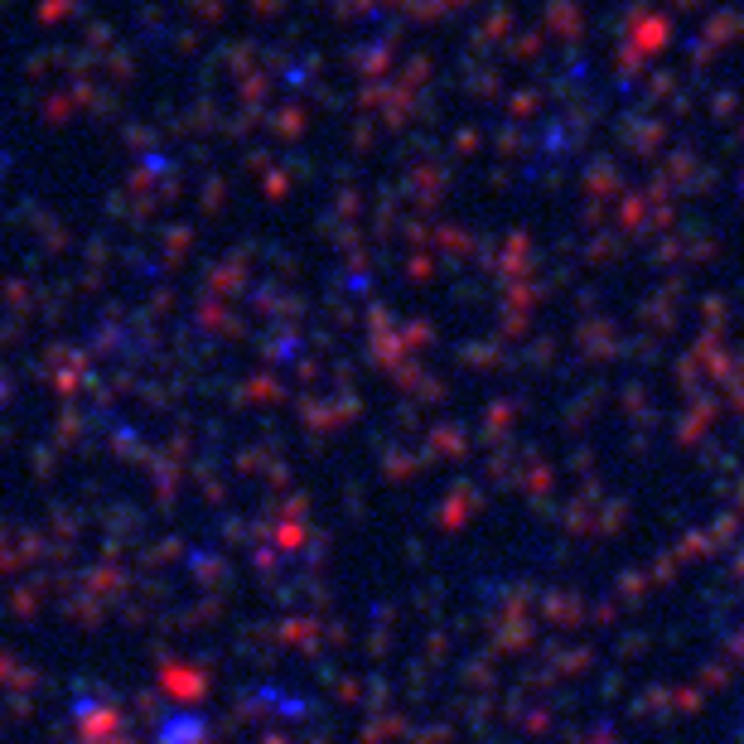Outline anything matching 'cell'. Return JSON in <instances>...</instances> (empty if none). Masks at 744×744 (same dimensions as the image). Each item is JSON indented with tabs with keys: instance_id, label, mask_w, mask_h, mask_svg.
<instances>
[]
</instances>
